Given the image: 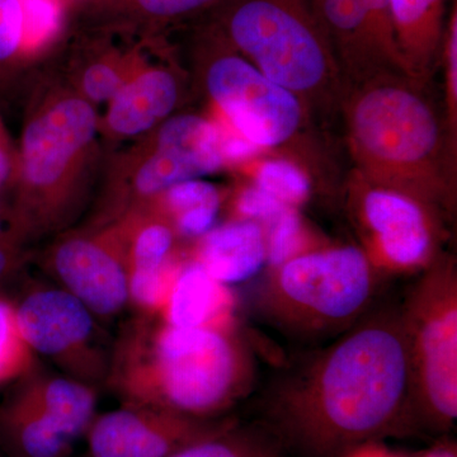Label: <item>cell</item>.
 <instances>
[{
    "mask_svg": "<svg viewBox=\"0 0 457 457\" xmlns=\"http://www.w3.org/2000/svg\"><path fill=\"white\" fill-rule=\"evenodd\" d=\"M207 89L234 129L257 146L278 145L299 126L302 112L293 93L239 57L216 60Z\"/></svg>",
    "mask_w": 457,
    "mask_h": 457,
    "instance_id": "8",
    "label": "cell"
},
{
    "mask_svg": "<svg viewBox=\"0 0 457 457\" xmlns=\"http://www.w3.org/2000/svg\"><path fill=\"white\" fill-rule=\"evenodd\" d=\"M362 213L389 269L426 267L435 239L431 222L420 204L398 192L372 189L363 198Z\"/></svg>",
    "mask_w": 457,
    "mask_h": 457,
    "instance_id": "13",
    "label": "cell"
},
{
    "mask_svg": "<svg viewBox=\"0 0 457 457\" xmlns=\"http://www.w3.org/2000/svg\"><path fill=\"white\" fill-rule=\"evenodd\" d=\"M82 84L87 97L93 101L104 102L112 101L125 82L112 66L95 64L84 71Z\"/></svg>",
    "mask_w": 457,
    "mask_h": 457,
    "instance_id": "27",
    "label": "cell"
},
{
    "mask_svg": "<svg viewBox=\"0 0 457 457\" xmlns=\"http://www.w3.org/2000/svg\"><path fill=\"white\" fill-rule=\"evenodd\" d=\"M23 20L20 0H0V83L22 55Z\"/></svg>",
    "mask_w": 457,
    "mask_h": 457,
    "instance_id": "26",
    "label": "cell"
},
{
    "mask_svg": "<svg viewBox=\"0 0 457 457\" xmlns=\"http://www.w3.org/2000/svg\"><path fill=\"white\" fill-rule=\"evenodd\" d=\"M457 22L456 16H453V26H451L450 35V73L451 87H453V95L457 92Z\"/></svg>",
    "mask_w": 457,
    "mask_h": 457,
    "instance_id": "32",
    "label": "cell"
},
{
    "mask_svg": "<svg viewBox=\"0 0 457 457\" xmlns=\"http://www.w3.org/2000/svg\"><path fill=\"white\" fill-rule=\"evenodd\" d=\"M215 0H95L101 11L137 21H162L186 16Z\"/></svg>",
    "mask_w": 457,
    "mask_h": 457,
    "instance_id": "22",
    "label": "cell"
},
{
    "mask_svg": "<svg viewBox=\"0 0 457 457\" xmlns=\"http://www.w3.org/2000/svg\"><path fill=\"white\" fill-rule=\"evenodd\" d=\"M378 284L356 246L297 254L261 284L257 308L279 332L302 341L338 337L365 317Z\"/></svg>",
    "mask_w": 457,
    "mask_h": 457,
    "instance_id": "3",
    "label": "cell"
},
{
    "mask_svg": "<svg viewBox=\"0 0 457 457\" xmlns=\"http://www.w3.org/2000/svg\"><path fill=\"white\" fill-rule=\"evenodd\" d=\"M97 131L95 110L82 98L54 102L33 114L23 131L14 183L16 198L7 209L9 227L23 243L62 227L74 209V165Z\"/></svg>",
    "mask_w": 457,
    "mask_h": 457,
    "instance_id": "4",
    "label": "cell"
},
{
    "mask_svg": "<svg viewBox=\"0 0 457 457\" xmlns=\"http://www.w3.org/2000/svg\"><path fill=\"white\" fill-rule=\"evenodd\" d=\"M18 170V154L14 152L4 123L0 119V191L14 183Z\"/></svg>",
    "mask_w": 457,
    "mask_h": 457,
    "instance_id": "31",
    "label": "cell"
},
{
    "mask_svg": "<svg viewBox=\"0 0 457 457\" xmlns=\"http://www.w3.org/2000/svg\"><path fill=\"white\" fill-rule=\"evenodd\" d=\"M220 145L224 161L239 162L258 152V147L237 131L219 128Z\"/></svg>",
    "mask_w": 457,
    "mask_h": 457,
    "instance_id": "30",
    "label": "cell"
},
{
    "mask_svg": "<svg viewBox=\"0 0 457 457\" xmlns=\"http://www.w3.org/2000/svg\"><path fill=\"white\" fill-rule=\"evenodd\" d=\"M177 97V83L170 73L145 71L123 84L114 96L107 114L108 126L122 137L143 134L171 112Z\"/></svg>",
    "mask_w": 457,
    "mask_h": 457,
    "instance_id": "17",
    "label": "cell"
},
{
    "mask_svg": "<svg viewBox=\"0 0 457 457\" xmlns=\"http://www.w3.org/2000/svg\"><path fill=\"white\" fill-rule=\"evenodd\" d=\"M354 130L368 152L394 163L426 158L438 135L437 123L425 102L396 88L366 95L354 113Z\"/></svg>",
    "mask_w": 457,
    "mask_h": 457,
    "instance_id": "11",
    "label": "cell"
},
{
    "mask_svg": "<svg viewBox=\"0 0 457 457\" xmlns=\"http://www.w3.org/2000/svg\"><path fill=\"white\" fill-rule=\"evenodd\" d=\"M23 245L25 243L9 227L7 209L0 198V285L20 266Z\"/></svg>",
    "mask_w": 457,
    "mask_h": 457,
    "instance_id": "29",
    "label": "cell"
},
{
    "mask_svg": "<svg viewBox=\"0 0 457 457\" xmlns=\"http://www.w3.org/2000/svg\"><path fill=\"white\" fill-rule=\"evenodd\" d=\"M343 457H402L395 455V453H390L384 447L378 445V442L374 444L363 445V446L357 447V449L352 450L347 455Z\"/></svg>",
    "mask_w": 457,
    "mask_h": 457,
    "instance_id": "33",
    "label": "cell"
},
{
    "mask_svg": "<svg viewBox=\"0 0 457 457\" xmlns=\"http://www.w3.org/2000/svg\"><path fill=\"white\" fill-rule=\"evenodd\" d=\"M257 186L286 206L303 204L311 194V183L302 170L285 161L262 165Z\"/></svg>",
    "mask_w": 457,
    "mask_h": 457,
    "instance_id": "23",
    "label": "cell"
},
{
    "mask_svg": "<svg viewBox=\"0 0 457 457\" xmlns=\"http://www.w3.org/2000/svg\"><path fill=\"white\" fill-rule=\"evenodd\" d=\"M20 3L23 20V55L55 35L62 11L57 0H20Z\"/></svg>",
    "mask_w": 457,
    "mask_h": 457,
    "instance_id": "25",
    "label": "cell"
},
{
    "mask_svg": "<svg viewBox=\"0 0 457 457\" xmlns=\"http://www.w3.org/2000/svg\"><path fill=\"white\" fill-rule=\"evenodd\" d=\"M255 371L233 327L179 328L141 314L117 339L106 384L123 405L216 420L251 393Z\"/></svg>",
    "mask_w": 457,
    "mask_h": 457,
    "instance_id": "2",
    "label": "cell"
},
{
    "mask_svg": "<svg viewBox=\"0 0 457 457\" xmlns=\"http://www.w3.org/2000/svg\"><path fill=\"white\" fill-rule=\"evenodd\" d=\"M16 306L21 335L66 376L95 387L106 383L110 357L99 345L95 315L64 288H37Z\"/></svg>",
    "mask_w": 457,
    "mask_h": 457,
    "instance_id": "7",
    "label": "cell"
},
{
    "mask_svg": "<svg viewBox=\"0 0 457 457\" xmlns=\"http://www.w3.org/2000/svg\"><path fill=\"white\" fill-rule=\"evenodd\" d=\"M231 40L261 73L288 90L317 86L326 56L314 26L296 0H240L227 17Z\"/></svg>",
    "mask_w": 457,
    "mask_h": 457,
    "instance_id": "6",
    "label": "cell"
},
{
    "mask_svg": "<svg viewBox=\"0 0 457 457\" xmlns=\"http://www.w3.org/2000/svg\"><path fill=\"white\" fill-rule=\"evenodd\" d=\"M0 404V457H66L77 438L42 404L27 378Z\"/></svg>",
    "mask_w": 457,
    "mask_h": 457,
    "instance_id": "14",
    "label": "cell"
},
{
    "mask_svg": "<svg viewBox=\"0 0 457 457\" xmlns=\"http://www.w3.org/2000/svg\"><path fill=\"white\" fill-rule=\"evenodd\" d=\"M163 209L182 236L203 237L218 219L220 195L212 183L186 180L164 192Z\"/></svg>",
    "mask_w": 457,
    "mask_h": 457,
    "instance_id": "18",
    "label": "cell"
},
{
    "mask_svg": "<svg viewBox=\"0 0 457 457\" xmlns=\"http://www.w3.org/2000/svg\"><path fill=\"white\" fill-rule=\"evenodd\" d=\"M418 457H457V449L455 442H444L431 450L426 451Z\"/></svg>",
    "mask_w": 457,
    "mask_h": 457,
    "instance_id": "34",
    "label": "cell"
},
{
    "mask_svg": "<svg viewBox=\"0 0 457 457\" xmlns=\"http://www.w3.org/2000/svg\"><path fill=\"white\" fill-rule=\"evenodd\" d=\"M267 263L272 269L300 254L303 243V225L295 207H286L267 224Z\"/></svg>",
    "mask_w": 457,
    "mask_h": 457,
    "instance_id": "24",
    "label": "cell"
},
{
    "mask_svg": "<svg viewBox=\"0 0 457 457\" xmlns=\"http://www.w3.org/2000/svg\"><path fill=\"white\" fill-rule=\"evenodd\" d=\"M35 370L36 353L21 335L16 306L0 294V385L16 383Z\"/></svg>",
    "mask_w": 457,
    "mask_h": 457,
    "instance_id": "20",
    "label": "cell"
},
{
    "mask_svg": "<svg viewBox=\"0 0 457 457\" xmlns=\"http://www.w3.org/2000/svg\"><path fill=\"white\" fill-rule=\"evenodd\" d=\"M286 204L279 203L266 191L254 186L246 188L237 198V209L240 215L248 220H262L269 224L279 212H284Z\"/></svg>",
    "mask_w": 457,
    "mask_h": 457,
    "instance_id": "28",
    "label": "cell"
},
{
    "mask_svg": "<svg viewBox=\"0 0 457 457\" xmlns=\"http://www.w3.org/2000/svg\"><path fill=\"white\" fill-rule=\"evenodd\" d=\"M224 162L218 126L191 114L173 117L162 126L155 152L135 174V194L145 204L180 182L212 173Z\"/></svg>",
    "mask_w": 457,
    "mask_h": 457,
    "instance_id": "12",
    "label": "cell"
},
{
    "mask_svg": "<svg viewBox=\"0 0 457 457\" xmlns=\"http://www.w3.org/2000/svg\"><path fill=\"white\" fill-rule=\"evenodd\" d=\"M233 305L228 286L192 261L180 266L158 317L179 328H228Z\"/></svg>",
    "mask_w": 457,
    "mask_h": 457,
    "instance_id": "16",
    "label": "cell"
},
{
    "mask_svg": "<svg viewBox=\"0 0 457 457\" xmlns=\"http://www.w3.org/2000/svg\"><path fill=\"white\" fill-rule=\"evenodd\" d=\"M234 418L200 420L163 409L123 405L96 416L87 457H170L225 431Z\"/></svg>",
    "mask_w": 457,
    "mask_h": 457,
    "instance_id": "10",
    "label": "cell"
},
{
    "mask_svg": "<svg viewBox=\"0 0 457 457\" xmlns=\"http://www.w3.org/2000/svg\"><path fill=\"white\" fill-rule=\"evenodd\" d=\"M194 261L222 285L242 284L266 266V234L253 220L212 228L203 236Z\"/></svg>",
    "mask_w": 457,
    "mask_h": 457,
    "instance_id": "15",
    "label": "cell"
},
{
    "mask_svg": "<svg viewBox=\"0 0 457 457\" xmlns=\"http://www.w3.org/2000/svg\"><path fill=\"white\" fill-rule=\"evenodd\" d=\"M411 384L399 306L368 312L272 387L262 425L285 450L343 457L411 433Z\"/></svg>",
    "mask_w": 457,
    "mask_h": 457,
    "instance_id": "1",
    "label": "cell"
},
{
    "mask_svg": "<svg viewBox=\"0 0 457 457\" xmlns=\"http://www.w3.org/2000/svg\"><path fill=\"white\" fill-rule=\"evenodd\" d=\"M281 442L263 425L234 423L219 433L170 457H285Z\"/></svg>",
    "mask_w": 457,
    "mask_h": 457,
    "instance_id": "19",
    "label": "cell"
},
{
    "mask_svg": "<svg viewBox=\"0 0 457 457\" xmlns=\"http://www.w3.org/2000/svg\"><path fill=\"white\" fill-rule=\"evenodd\" d=\"M394 25L409 45H425L437 31L442 0H389Z\"/></svg>",
    "mask_w": 457,
    "mask_h": 457,
    "instance_id": "21",
    "label": "cell"
},
{
    "mask_svg": "<svg viewBox=\"0 0 457 457\" xmlns=\"http://www.w3.org/2000/svg\"><path fill=\"white\" fill-rule=\"evenodd\" d=\"M411 384V432L445 435L457 420V275L433 262L399 305Z\"/></svg>",
    "mask_w": 457,
    "mask_h": 457,
    "instance_id": "5",
    "label": "cell"
},
{
    "mask_svg": "<svg viewBox=\"0 0 457 457\" xmlns=\"http://www.w3.org/2000/svg\"><path fill=\"white\" fill-rule=\"evenodd\" d=\"M49 267L62 287L95 317L112 318L129 303L128 242L122 222L57 243Z\"/></svg>",
    "mask_w": 457,
    "mask_h": 457,
    "instance_id": "9",
    "label": "cell"
}]
</instances>
